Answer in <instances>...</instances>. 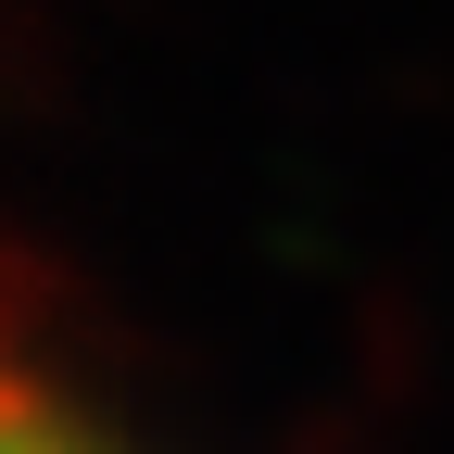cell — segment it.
Returning <instances> with one entry per match:
<instances>
[{
  "label": "cell",
  "mask_w": 454,
  "mask_h": 454,
  "mask_svg": "<svg viewBox=\"0 0 454 454\" xmlns=\"http://www.w3.org/2000/svg\"><path fill=\"white\" fill-rule=\"evenodd\" d=\"M13 454H114L101 429H64L51 417V391H26V417H13Z\"/></svg>",
  "instance_id": "obj_1"
}]
</instances>
